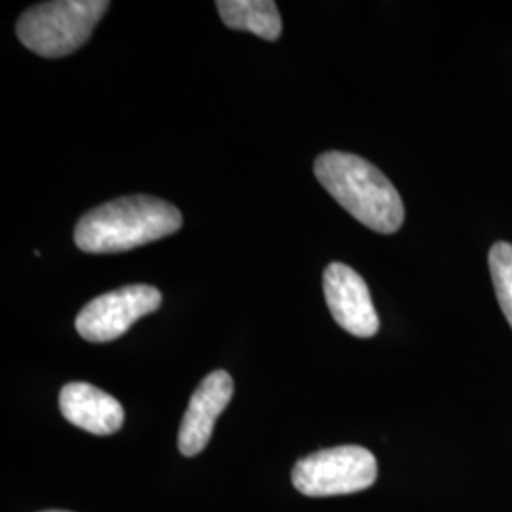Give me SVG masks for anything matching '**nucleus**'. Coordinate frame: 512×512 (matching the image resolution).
I'll return each instance as SVG.
<instances>
[{
	"label": "nucleus",
	"mask_w": 512,
	"mask_h": 512,
	"mask_svg": "<svg viewBox=\"0 0 512 512\" xmlns=\"http://www.w3.org/2000/svg\"><path fill=\"white\" fill-rule=\"evenodd\" d=\"M183 226L181 211L152 196H126L86 213L74 228V243L92 255L124 253L167 238Z\"/></svg>",
	"instance_id": "nucleus-1"
},
{
	"label": "nucleus",
	"mask_w": 512,
	"mask_h": 512,
	"mask_svg": "<svg viewBox=\"0 0 512 512\" xmlns=\"http://www.w3.org/2000/svg\"><path fill=\"white\" fill-rule=\"evenodd\" d=\"M217 10L230 29L249 31L264 40H277L283 33L274 0H219Z\"/></svg>",
	"instance_id": "nucleus-9"
},
{
	"label": "nucleus",
	"mask_w": 512,
	"mask_h": 512,
	"mask_svg": "<svg viewBox=\"0 0 512 512\" xmlns=\"http://www.w3.org/2000/svg\"><path fill=\"white\" fill-rule=\"evenodd\" d=\"M234 395V380L226 370L211 372L190 397L179 429L183 456H198L209 444L215 423Z\"/></svg>",
	"instance_id": "nucleus-7"
},
{
	"label": "nucleus",
	"mask_w": 512,
	"mask_h": 512,
	"mask_svg": "<svg viewBox=\"0 0 512 512\" xmlns=\"http://www.w3.org/2000/svg\"><path fill=\"white\" fill-rule=\"evenodd\" d=\"M490 274L494 281L499 306L512 327V245L507 241L495 243L490 251Z\"/></svg>",
	"instance_id": "nucleus-10"
},
{
	"label": "nucleus",
	"mask_w": 512,
	"mask_h": 512,
	"mask_svg": "<svg viewBox=\"0 0 512 512\" xmlns=\"http://www.w3.org/2000/svg\"><path fill=\"white\" fill-rule=\"evenodd\" d=\"M323 289L330 313L342 329L359 338H372L378 334L380 319L368 285L353 268L342 262H332L323 274Z\"/></svg>",
	"instance_id": "nucleus-6"
},
{
	"label": "nucleus",
	"mask_w": 512,
	"mask_h": 512,
	"mask_svg": "<svg viewBox=\"0 0 512 512\" xmlns=\"http://www.w3.org/2000/svg\"><path fill=\"white\" fill-rule=\"evenodd\" d=\"M107 0H54L29 8L18 21L25 48L42 57H65L80 50L99 19L109 10Z\"/></svg>",
	"instance_id": "nucleus-3"
},
{
	"label": "nucleus",
	"mask_w": 512,
	"mask_h": 512,
	"mask_svg": "<svg viewBox=\"0 0 512 512\" xmlns=\"http://www.w3.org/2000/svg\"><path fill=\"white\" fill-rule=\"evenodd\" d=\"M160 306L162 293L156 287L128 285L86 304L76 317V330L88 342L105 344L124 336L135 321Z\"/></svg>",
	"instance_id": "nucleus-5"
},
{
	"label": "nucleus",
	"mask_w": 512,
	"mask_h": 512,
	"mask_svg": "<svg viewBox=\"0 0 512 512\" xmlns=\"http://www.w3.org/2000/svg\"><path fill=\"white\" fill-rule=\"evenodd\" d=\"M59 410L69 423L99 437L120 431L126 418L122 404L112 395L84 382H73L61 389Z\"/></svg>",
	"instance_id": "nucleus-8"
},
{
	"label": "nucleus",
	"mask_w": 512,
	"mask_h": 512,
	"mask_svg": "<svg viewBox=\"0 0 512 512\" xmlns=\"http://www.w3.org/2000/svg\"><path fill=\"white\" fill-rule=\"evenodd\" d=\"M378 478V463L363 446H336L298 459L293 486L308 497H332L363 492Z\"/></svg>",
	"instance_id": "nucleus-4"
},
{
	"label": "nucleus",
	"mask_w": 512,
	"mask_h": 512,
	"mask_svg": "<svg viewBox=\"0 0 512 512\" xmlns=\"http://www.w3.org/2000/svg\"><path fill=\"white\" fill-rule=\"evenodd\" d=\"M315 177L353 219L380 234H395L404 222L397 188L376 165L349 152H325L315 160Z\"/></svg>",
	"instance_id": "nucleus-2"
},
{
	"label": "nucleus",
	"mask_w": 512,
	"mask_h": 512,
	"mask_svg": "<svg viewBox=\"0 0 512 512\" xmlns=\"http://www.w3.org/2000/svg\"><path fill=\"white\" fill-rule=\"evenodd\" d=\"M42 512H69V511H42Z\"/></svg>",
	"instance_id": "nucleus-11"
}]
</instances>
